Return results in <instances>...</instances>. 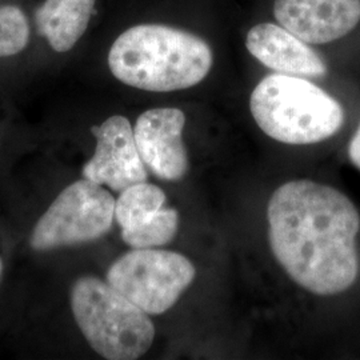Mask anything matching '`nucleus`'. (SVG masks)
<instances>
[{
  "mask_svg": "<svg viewBox=\"0 0 360 360\" xmlns=\"http://www.w3.org/2000/svg\"><path fill=\"white\" fill-rule=\"evenodd\" d=\"M71 309L89 345L105 359H139L153 346L148 314L107 281L79 278L71 288Z\"/></svg>",
  "mask_w": 360,
  "mask_h": 360,
  "instance_id": "nucleus-4",
  "label": "nucleus"
},
{
  "mask_svg": "<svg viewBox=\"0 0 360 360\" xmlns=\"http://www.w3.org/2000/svg\"><path fill=\"white\" fill-rule=\"evenodd\" d=\"M186 115L179 108H153L138 117L134 136L143 163L159 179L176 181L188 171L183 143Z\"/></svg>",
  "mask_w": 360,
  "mask_h": 360,
  "instance_id": "nucleus-8",
  "label": "nucleus"
},
{
  "mask_svg": "<svg viewBox=\"0 0 360 360\" xmlns=\"http://www.w3.org/2000/svg\"><path fill=\"white\" fill-rule=\"evenodd\" d=\"M166 203V193L147 181L136 183L122 191L115 205V219L122 230L136 229L160 211Z\"/></svg>",
  "mask_w": 360,
  "mask_h": 360,
  "instance_id": "nucleus-12",
  "label": "nucleus"
},
{
  "mask_svg": "<svg viewBox=\"0 0 360 360\" xmlns=\"http://www.w3.org/2000/svg\"><path fill=\"white\" fill-rule=\"evenodd\" d=\"M250 110L266 135L285 144L322 142L345 122V111L331 95L285 74L264 77L251 94Z\"/></svg>",
  "mask_w": 360,
  "mask_h": 360,
  "instance_id": "nucleus-3",
  "label": "nucleus"
},
{
  "mask_svg": "<svg viewBox=\"0 0 360 360\" xmlns=\"http://www.w3.org/2000/svg\"><path fill=\"white\" fill-rule=\"evenodd\" d=\"M245 47L262 65L278 74L316 77L327 72L326 63L309 43L283 26L260 23L252 27L247 34Z\"/></svg>",
  "mask_w": 360,
  "mask_h": 360,
  "instance_id": "nucleus-10",
  "label": "nucleus"
},
{
  "mask_svg": "<svg viewBox=\"0 0 360 360\" xmlns=\"http://www.w3.org/2000/svg\"><path fill=\"white\" fill-rule=\"evenodd\" d=\"M348 155L352 162V165L360 169V124L355 135L352 136L349 147H348Z\"/></svg>",
  "mask_w": 360,
  "mask_h": 360,
  "instance_id": "nucleus-15",
  "label": "nucleus"
},
{
  "mask_svg": "<svg viewBox=\"0 0 360 360\" xmlns=\"http://www.w3.org/2000/svg\"><path fill=\"white\" fill-rule=\"evenodd\" d=\"M195 275L193 263L178 252L134 248L112 263L107 282L148 315H160L178 302Z\"/></svg>",
  "mask_w": 360,
  "mask_h": 360,
  "instance_id": "nucleus-5",
  "label": "nucleus"
},
{
  "mask_svg": "<svg viewBox=\"0 0 360 360\" xmlns=\"http://www.w3.org/2000/svg\"><path fill=\"white\" fill-rule=\"evenodd\" d=\"M267 218L271 250L295 283L322 296L355 283L360 217L345 193L312 180H292L272 193Z\"/></svg>",
  "mask_w": 360,
  "mask_h": 360,
  "instance_id": "nucleus-1",
  "label": "nucleus"
},
{
  "mask_svg": "<svg viewBox=\"0 0 360 360\" xmlns=\"http://www.w3.org/2000/svg\"><path fill=\"white\" fill-rule=\"evenodd\" d=\"M1 272H3V263H1V259H0V278H1Z\"/></svg>",
  "mask_w": 360,
  "mask_h": 360,
  "instance_id": "nucleus-16",
  "label": "nucleus"
},
{
  "mask_svg": "<svg viewBox=\"0 0 360 360\" xmlns=\"http://www.w3.org/2000/svg\"><path fill=\"white\" fill-rule=\"evenodd\" d=\"M178 227V211L174 208H162L142 226L131 230H122V238L132 248L162 247L175 238Z\"/></svg>",
  "mask_w": 360,
  "mask_h": 360,
  "instance_id": "nucleus-13",
  "label": "nucleus"
},
{
  "mask_svg": "<svg viewBox=\"0 0 360 360\" xmlns=\"http://www.w3.org/2000/svg\"><path fill=\"white\" fill-rule=\"evenodd\" d=\"M281 26L309 44L346 37L360 22V0H275Z\"/></svg>",
  "mask_w": 360,
  "mask_h": 360,
  "instance_id": "nucleus-9",
  "label": "nucleus"
},
{
  "mask_svg": "<svg viewBox=\"0 0 360 360\" xmlns=\"http://www.w3.org/2000/svg\"><path fill=\"white\" fill-rule=\"evenodd\" d=\"M212 51L203 39L162 25L124 31L108 53L112 75L139 90L171 92L196 86L212 67Z\"/></svg>",
  "mask_w": 360,
  "mask_h": 360,
  "instance_id": "nucleus-2",
  "label": "nucleus"
},
{
  "mask_svg": "<svg viewBox=\"0 0 360 360\" xmlns=\"http://www.w3.org/2000/svg\"><path fill=\"white\" fill-rule=\"evenodd\" d=\"M92 134L96 138V148L83 167L84 179L105 184L116 193L147 180L146 165L127 117L111 116L99 127H94Z\"/></svg>",
  "mask_w": 360,
  "mask_h": 360,
  "instance_id": "nucleus-7",
  "label": "nucleus"
},
{
  "mask_svg": "<svg viewBox=\"0 0 360 360\" xmlns=\"http://www.w3.org/2000/svg\"><path fill=\"white\" fill-rule=\"evenodd\" d=\"M116 200L95 181L77 180L65 188L39 219L30 243L35 251L89 243L111 230Z\"/></svg>",
  "mask_w": 360,
  "mask_h": 360,
  "instance_id": "nucleus-6",
  "label": "nucleus"
},
{
  "mask_svg": "<svg viewBox=\"0 0 360 360\" xmlns=\"http://www.w3.org/2000/svg\"><path fill=\"white\" fill-rule=\"evenodd\" d=\"M28 37L30 28L23 11L15 6H0V58L22 51Z\"/></svg>",
  "mask_w": 360,
  "mask_h": 360,
  "instance_id": "nucleus-14",
  "label": "nucleus"
},
{
  "mask_svg": "<svg viewBox=\"0 0 360 360\" xmlns=\"http://www.w3.org/2000/svg\"><path fill=\"white\" fill-rule=\"evenodd\" d=\"M95 0H46L37 13L39 32L55 51L71 50L86 32Z\"/></svg>",
  "mask_w": 360,
  "mask_h": 360,
  "instance_id": "nucleus-11",
  "label": "nucleus"
}]
</instances>
